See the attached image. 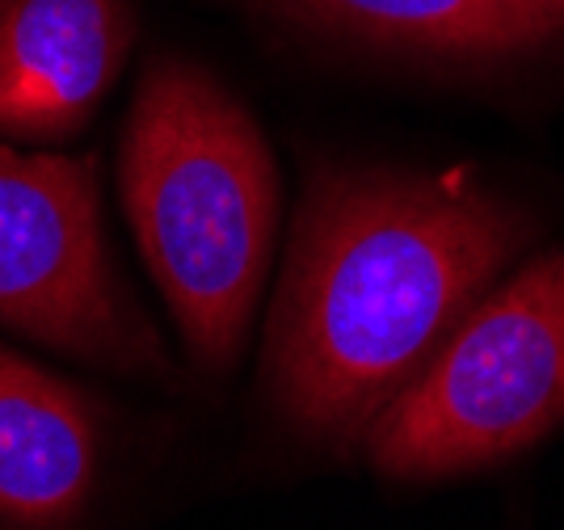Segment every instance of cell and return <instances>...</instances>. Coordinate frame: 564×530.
Here are the masks:
<instances>
[{
	"instance_id": "obj_1",
	"label": "cell",
	"mask_w": 564,
	"mask_h": 530,
	"mask_svg": "<svg viewBox=\"0 0 564 530\" xmlns=\"http://www.w3.org/2000/svg\"><path fill=\"white\" fill-rule=\"evenodd\" d=\"M527 240L522 207L459 173L316 177L265 342L279 409L307 434L367 439Z\"/></svg>"
},
{
	"instance_id": "obj_2",
	"label": "cell",
	"mask_w": 564,
	"mask_h": 530,
	"mask_svg": "<svg viewBox=\"0 0 564 530\" xmlns=\"http://www.w3.org/2000/svg\"><path fill=\"white\" fill-rule=\"evenodd\" d=\"M122 203L189 354L228 367L279 228V173L258 122L203 68L156 64L122 139Z\"/></svg>"
},
{
	"instance_id": "obj_3",
	"label": "cell",
	"mask_w": 564,
	"mask_h": 530,
	"mask_svg": "<svg viewBox=\"0 0 564 530\" xmlns=\"http://www.w3.org/2000/svg\"><path fill=\"white\" fill-rule=\"evenodd\" d=\"M564 421V253L518 270L451 328L367 434L397 480L455 476L527 451Z\"/></svg>"
},
{
	"instance_id": "obj_4",
	"label": "cell",
	"mask_w": 564,
	"mask_h": 530,
	"mask_svg": "<svg viewBox=\"0 0 564 530\" xmlns=\"http://www.w3.org/2000/svg\"><path fill=\"white\" fill-rule=\"evenodd\" d=\"M0 324L118 370H165L101 236L94 161L0 143Z\"/></svg>"
},
{
	"instance_id": "obj_5",
	"label": "cell",
	"mask_w": 564,
	"mask_h": 530,
	"mask_svg": "<svg viewBox=\"0 0 564 530\" xmlns=\"http://www.w3.org/2000/svg\"><path fill=\"white\" fill-rule=\"evenodd\" d=\"M127 43L122 0H0V136L80 131L115 85Z\"/></svg>"
},
{
	"instance_id": "obj_6",
	"label": "cell",
	"mask_w": 564,
	"mask_h": 530,
	"mask_svg": "<svg viewBox=\"0 0 564 530\" xmlns=\"http://www.w3.org/2000/svg\"><path fill=\"white\" fill-rule=\"evenodd\" d=\"M97 476V417L72 383L0 349V518L59 530Z\"/></svg>"
},
{
	"instance_id": "obj_7",
	"label": "cell",
	"mask_w": 564,
	"mask_h": 530,
	"mask_svg": "<svg viewBox=\"0 0 564 530\" xmlns=\"http://www.w3.org/2000/svg\"><path fill=\"white\" fill-rule=\"evenodd\" d=\"M282 13L379 46L497 60L543 46L564 30L531 0H274Z\"/></svg>"
},
{
	"instance_id": "obj_8",
	"label": "cell",
	"mask_w": 564,
	"mask_h": 530,
	"mask_svg": "<svg viewBox=\"0 0 564 530\" xmlns=\"http://www.w3.org/2000/svg\"><path fill=\"white\" fill-rule=\"evenodd\" d=\"M531 4H540V9H547L552 18H561L564 22V0H531Z\"/></svg>"
}]
</instances>
